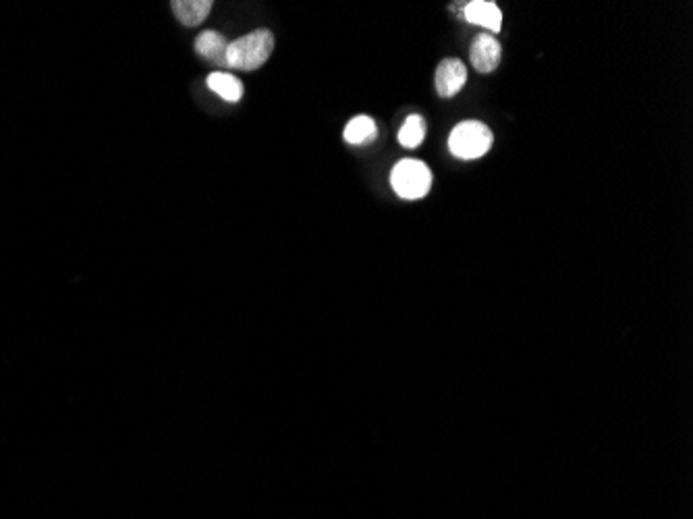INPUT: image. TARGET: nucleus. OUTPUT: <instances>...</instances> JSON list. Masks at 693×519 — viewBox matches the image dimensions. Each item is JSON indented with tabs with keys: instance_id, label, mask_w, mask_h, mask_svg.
Here are the masks:
<instances>
[{
	"instance_id": "nucleus-1",
	"label": "nucleus",
	"mask_w": 693,
	"mask_h": 519,
	"mask_svg": "<svg viewBox=\"0 0 693 519\" xmlns=\"http://www.w3.org/2000/svg\"><path fill=\"white\" fill-rule=\"evenodd\" d=\"M274 50V36L270 30H256L229 42L227 48V67L235 71H256L260 69Z\"/></svg>"
},
{
	"instance_id": "nucleus-2",
	"label": "nucleus",
	"mask_w": 693,
	"mask_h": 519,
	"mask_svg": "<svg viewBox=\"0 0 693 519\" xmlns=\"http://www.w3.org/2000/svg\"><path fill=\"white\" fill-rule=\"evenodd\" d=\"M391 185L403 200H422L432 189V173L426 162L405 158L393 167Z\"/></svg>"
},
{
	"instance_id": "nucleus-3",
	"label": "nucleus",
	"mask_w": 693,
	"mask_h": 519,
	"mask_svg": "<svg viewBox=\"0 0 693 519\" xmlns=\"http://www.w3.org/2000/svg\"><path fill=\"white\" fill-rule=\"evenodd\" d=\"M494 135L486 123L463 121L449 135V150L461 160H476L488 154Z\"/></svg>"
},
{
	"instance_id": "nucleus-4",
	"label": "nucleus",
	"mask_w": 693,
	"mask_h": 519,
	"mask_svg": "<svg viewBox=\"0 0 693 519\" xmlns=\"http://www.w3.org/2000/svg\"><path fill=\"white\" fill-rule=\"evenodd\" d=\"M434 81H436V92L440 98H453L465 86L467 69L459 59H445L436 67Z\"/></svg>"
},
{
	"instance_id": "nucleus-5",
	"label": "nucleus",
	"mask_w": 693,
	"mask_h": 519,
	"mask_svg": "<svg viewBox=\"0 0 693 519\" xmlns=\"http://www.w3.org/2000/svg\"><path fill=\"white\" fill-rule=\"evenodd\" d=\"M501 54H503L501 42L490 34H482L474 40V44H471L469 59L476 71L492 73L498 67V63H501Z\"/></svg>"
},
{
	"instance_id": "nucleus-6",
	"label": "nucleus",
	"mask_w": 693,
	"mask_h": 519,
	"mask_svg": "<svg viewBox=\"0 0 693 519\" xmlns=\"http://www.w3.org/2000/svg\"><path fill=\"white\" fill-rule=\"evenodd\" d=\"M463 21L486 27V30L498 34L503 30V11L492 0H474V3L465 5Z\"/></svg>"
},
{
	"instance_id": "nucleus-7",
	"label": "nucleus",
	"mask_w": 693,
	"mask_h": 519,
	"mask_svg": "<svg viewBox=\"0 0 693 519\" xmlns=\"http://www.w3.org/2000/svg\"><path fill=\"white\" fill-rule=\"evenodd\" d=\"M227 48H229V40L214 30L202 32L196 40V52L200 54V57L218 67H227Z\"/></svg>"
},
{
	"instance_id": "nucleus-8",
	"label": "nucleus",
	"mask_w": 693,
	"mask_h": 519,
	"mask_svg": "<svg viewBox=\"0 0 693 519\" xmlns=\"http://www.w3.org/2000/svg\"><path fill=\"white\" fill-rule=\"evenodd\" d=\"M212 7V0H173L171 3L175 17L187 27H196L204 23Z\"/></svg>"
},
{
	"instance_id": "nucleus-9",
	"label": "nucleus",
	"mask_w": 693,
	"mask_h": 519,
	"mask_svg": "<svg viewBox=\"0 0 693 519\" xmlns=\"http://www.w3.org/2000/svg\"><path fill=\"white\" fill-rule=\"evenodd\" d=\"M343 138L351 146L372 144L378 138V127H376L374 119H370L366 115H359L347 123L345 131H343Z\"/></svg>"
},
{
	"instance_id": "nucleus-10",
	"label": "nucleus",
	"mask_w": 693,
	"mask_h": 519,
	"mask_svg": "<svg viewBox=\"0 0 693 519\" xmlns=\"http://www.w3.org/2000/svg\"><path fill=\"white\" fill-rule=\"evenodd\" d=\"M206 84H208V88H210L216 96H220V98L227 100V102H239L241 96H243V84H241V81H239L235 75H231V73L214 71V73L208 75Z\"/></svg>"
},
{
	"instance_id": "nucleus-11",
	"label": "nucleus",
	"mask_w": 693,
	"mask_h": 519,
	"mask_svg": "<svg viewBox=\"0 0 693 519\" xmlns=\"http://www.w3.org/2000/svg\"><path fill=\"white\" fill-rule=\"evenodd\" d=\"M426 138V121L424 117L420 115H411L403 127L399 129V135H397V140L403 148L407 150H415V148H420L422 142Z\"/></svg>"
}]
</instances>
